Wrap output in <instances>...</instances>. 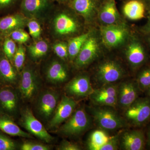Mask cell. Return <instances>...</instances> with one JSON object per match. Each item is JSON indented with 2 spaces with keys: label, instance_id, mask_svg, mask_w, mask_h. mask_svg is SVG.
Wrapping results in <instances>:
<instances>
[{
  "label": "cell",
  "instance_id": "6da1fadb",
  "mask_svg": "<svg viewBox=\"0 0 150 150\" xmlns=\"http://www.w3.org/2000/svg\"><path fill=\"white\" fill-rule=\"evenodd\" d=\"M79 16L69 5L56 4L43 24L44 37L51 42L67 41L81 34L83 24Z\"/></svg>",
  "mask_w": 150,
  "mask_h": 150
},
{
  "label": "cell",
  "instance_id": "7a4b0ae2",
  "mask_svg": "<svg viewBox=\"0 0 150 150\" xmlns=\"http://www.w3.org/2000/svg\"><path fill=\"white\" fill-rule=\"evenodd\" d=\"M36 64L29 61L26 62L20 73L19 90L25 101L33 100L40 91L42 82Z\"/></svg>",
  "mask_w": 150,
  "mask_h": 150
},
{
  "label": "cell",
  "instance_id": "3957f363",
  "mask_svg": "<svg viewBox=\"0 0 150 150\" xmlns=\"http://www.w3.org/2000/svg\"><path fill=\"white\" fill-rule=\"evenodd\" d=\"M56 5L52 0H22L19 11L27 18L37 19L43 25Z\"/></svg>",
  "mask_w": 150,
  "mask_h": 150
},
{
  "label": "cell",
  "instance_id": "277c9868",
  "mask_svg": "<svg viewBox=\"0 0 150 150\" xmlns=\"http://www.w3.org/2000/svg\"><path fill=\"white\" fill-rule=\"evenodd\" d=\"M91 120L83 108L75 110L59 129V132L66 137H77L83 134L91 125Z\"/></svg>",
  "mask_w": 150,
  "mask_h": 150
},
{
  "label": "cell",
  "instance_id": "5b68a950",
  "mask_svg": "<svg viewBox=\"0 0 150 150\" xmlns=\"http://www.w3.org/2000/svg\"><path fill=\"white\" fill-rule=\"evenodd\" d=\"M125 116L132 126L141 127L150 121V98H138L128 108Z\"/></svg>",
  "mask_w": 150,
  "mask_h": 150
},
{
  "label": "cell",
  "instance_id": "8992f818",
  "mask_svg": "<svg viewBox=\"0 0 150 150\" xmlns=\"http://www.w3.org/2000/svg\"><path fill=\"white\" fill-rule=\"evenodd\" d=\"M91 111L96 123L104 130L114 131L126 126L125 120L112 109L93 107L91 108Z\"/></svg>",
  "mask_w": 150,
  "mask_h": 150
},
{
  "label": "cell",
  "instance_id": "52a82bcc",
  "mask_svg": "<svg viewBox=\"0 0 150 150\" xmlns=\"http://www.w3.org/2000/svg\"><path fill=\"white\" fill-rule=\"evenodd\" d=\"M53 54L54 56H49L50 58L44 66V76L50 83L61 84L69 79V69L66 64L67 62L57 57L54 53Z\"/></svg>",
  "mask_w": 150,
  "mask_h": 150
},
{
  "label": "cell",
  "instance_id": "ba28073f",
  "mask_svg": "<svg viewBox=\"0 0 150 150\" xmlns=\"http://www.w3.org/2000/svg\"><path fill=\"white\" fill-rule=\"evenodd\" d=\"M59 94L52 89H47L41 91L38 97L36 103L38 115L45 121L51 120L59 103Z\"/></svg>",
  "mask_w": 150,
  "mask_h": 150
},
{
  "label": "cell",
  "instance_id": "9c48e42d",
  "mask_svg": "<svg viewBox=\"0 0 150 150\" xmlns=\"http://www.w3.org/2000/svg\"><path fill=\"white\" fill-rule=\"evenodd\" d=\"M21 126L30 133L46 143L54 140L40 121L35 118L31 109L26 108L22 110L20 120Z\"/></svg>",
  "mask_w": 150,
  "mask_h": 150
},
{
  "label": "cell",
  "instance_id": "30bf717a",
  "mask_svg": "<svg viewBox=\"0 0 150 150\" xmlns=\"http://www.w3.org/2000/svg\"><path fill=\"white\" fill-rule=\"evenodd\" d=\"M122 67L117 62L108 60L99 65L97 70V79L103 85L113 83L121 79L124 76Z\"/></svg>",
  "mask_w": 150,
  "mask_h": 150
},
{
  "label": "cell",
  "instance_id": "8fae6325",
  "mask_svg": "<svg viewBox=\"0 0 150 150\" xmlns=\"http://www.w3.org/2000/svg\"><path fill=\"white\" fill-rule=\"evenodd\" d=\"M76 102L73 98L68 96H63L54 115L49 121L48 129H55L69 118L76 110Z\"/></svg>",
  "mask_w": 150,
  "mask_h": 150
},
{
  "label": "cell",
  "instance_id": "7c38bea8",
  "mask_svg": "<svg viewBox=\"0 0 150 150\" xmlns=\"http://www.w3.org/2000/svg\"><path fill=\"white\" fill-rule=\"evenodd\" d=\"M98 51V40L96 38L91 34L73 62L75 68L81 69L87 67L96 58Z\"/></svg>",
  "mask_w": 150,
  "mask_h": 150
},
{
  "label": "cell",
  "instance_id": "4fadbf2b",
  "mask_svg": "<svg viewBox=\"0 0 150 150\" xmlns=\"http://www.w3.org/2000/svg\"><path fill=\"white\" fill-rule=\"evenodd\" d=\"M25 45L26 57L34 64H39L46 60L52 53L51 42L45 37Z\"/></svg>",
  "mask_w": 150,
  "mask_h": 150
},
{
  "label": "cell",
  "instance_id": "5bb4252c",
  "mask_svg": "<svg viewBox=\"0 0 150 150\" xmlns=\"http://www.w3.org/2000/svg\"><path fill=\"white\" fill-rule=\"evenodd\" d=\"M18 110V97L16 90L11 86L0 88V112L13 118L17 115Z\"/></svg>",
  "mask_w": 150,
  "mask_h": 150
},
{
  "label": "cell",
  "instance_id": "9a60e30c",
  "mask_svg": "<svg viewBox=\"0 0 150 150\" xmlns=\"http://www.w3.org/2000/svg\"><path fill=\"white\" fill-rule=\"evenodd\" d=\"M65 91L68 96L82 98L90 96L93 92L90 80L86 75L76 76L66 85Z\"/></svg>",
  "mask_w": 150,
  "mask_h": 150
},
{
  "label": "cell",
  "instance_id": "2e32d148",
  "mask_svg": "<svg viewBox=\"0 0 150 150\" xmlns=\"http://www.w3.org/2000/svg\"><path fill=\"white\" fill-rule=\"evenodd\" d=\"M28 19L20 11L9 14L0 18V39L8 36L12 32L27 27Z\"/></svg>",
  "mask_w": 150,
  "mask_h": 150
},
{
  "label": "cell",
  "instance_id": "e0dca14e",
  "mask_svg": "<svg viewBox=\"0 0 150 150\" xmlns=\"http://www.w3.org/2000/svg\"><path fill=\"white\" fill-rule=\"evenodd\" d=\"M144 43L141 39L134 38L129 43L126 51V57L134 69H140L146 63L148 54Z\"/></svg>",
  "mask_w": 150,
  "mask_h": 150
},
{
  "label": "cell",
  "instance_id": "ac0fdd59",
  "mask_svg": "<svg viewBox=\"0 0 150 150\" xmlns=\"http://www.w3.org/2000/svg\"><path fill=\"white\" fill-rule=\"evenodd\" d=\"M101 32L103 42L109 47L120 46L124 43L129 34L126 27L116 24L103 26Z\"/></svg>",
  "mask_w": 150,
  "mask_h": 150
},
{
  "label": "cell",
  "instance_id": "d6986e66",
  "mask_svg": "<svg viewBox=\"0 0 150 150\" xmlns=\"http://www.w3.org/2000/svg\"><path fill=\"white\" fill-rule=\"evenodd\" d=\"M20 73L0 50V83L13 87L18 84Z\"/></svg>",
  "mask_w": 150,
  "mask_h": 150
},
{
  "label": "cell",
  "instance_id": "ffe728a7",
  "mask_svg": "<svg viewBox=\"0 0 150 150\" xmlns=\"http://www.w3.org/2000/svg\"><path fill=\"white\" fill-rule=\"evenodd\" d=\"M140 91L136 81L122 83L118 86V104L126 109L139 98Z\"/></svg>",
  "mask_w": 150,
  "mask_h": 150
},
{
  "label": "cell",
  "instance_id": "44dd1931",
  "mask_svg": "<svg viewBox=\"0 0 150 150\" xmlns=\"http://www.w3.org/2000/svg\"><path fill=\"white\" fill-rule=\"evenodd\" d=\"M121 146L126 150L144 149L146 139L144 132L140 129L126 131L121 137Z\"/></svg>",
  "mask_w": 150,
  "mask_h": 150
},
{
  "label": "cell",
  "instance_id": "7402d4cb",
  "mask_svg": "<svg viewBox=\"0 0 150 150\" xmlns=\"http://www.w3.org/2000/svg\"><path fill=\"white\" fill-rule=\"evenodd\" d=\"M86 21L93 17L96 9V0H72L69 5Z\"/></svg>",
  "mask_w": 150,
  "mask_h": 150
},
{
  "label": "cell",
  "instance_id": "603a6c76",
  "mask_svg": "<svg viewBox=\"0 0 150 150\" xmlns=\"http://www.w3.org/2000/svg\"><path fill=\"white\" fill-rule=\"evenodd\" d=\"M99 17L100 21L106 25L117 23L120 16L115 0H104L100 9Z\"/></svg>",
  "mask_w": 150,
  "mask_h": 150
},
{
  "label": "cell",
  "instance_id": "cb8c5ba5",
  "mask_svg": "<svg viewBox=\"0 0 150 150\" xmlns=\"http://www.w3.org/2000/svg\"><path fill=\"white\" fill-rule=\"evenodd\" d=\"M12 118V117L0 112V130L10 136L32 138L30 134L21 129Z\"/></svg>",
  "mask_w": 150,
  "mask_h": 150
},
{
  "label": "cell",
  "instance_id": "d4e9b609",
  "mask_svg": "<svg viewBox=\"0 0 150 150\" xmlns=\"http://www.w3.org/2000/svg\"><path fill=\"white\" fill-rule=\"evenodd\" d=\"M146 7L140 0H131L125 4L123 12L126 17L132 20H139L145 17Z\"/></svg>",
  "mask_w": 150,
  "mask_h": 150
},
{
  "label": "cell",
  "instance_id": "484cf974",
  "mask_svg": "<svg viewBox=\"0 0 150 150\" xmlns=\"http://www.w3.org/2000/svg\"><path fill=\"white\" fill-rule=\"evenodd\" d=\"M90 35V32L83 33L67 40L69 61L74 62L86 40Z\"/></svg>",
  "mask_w": 150,
  "mask_h": 150
},
{
  "label": "cell",
  "instance_id": "4316f807",
  "mask_svg": "<svg viewBox=\"0 0 150 150\" xmlns=\"http://www.w3.org/2000/svg\"><path fill=\"white\" fill-rule=\"evenodd\" d=\"M110 137L102 130H96L91 134L88 146L91 150H99L100 148L108 141Z\"/></svg>",
  "mask_w": 150,
  "mask_h": 150
},
{
  "label": "cell",
  "instance_id": "83f0119b",
  "mask_svg": "<svg viewBox=\"0 0 150 150\" xmlns=\"http://www.w3.org/2000/svg\"><path fill=\"white\" fill-rule=\"evenodd\" d=\"M26 28L33 41H36L45 37L43 25L39 21L34 18L28 19Z\"/></svg>",
  "mask_w": 150,
  "mask_h": 150
},
{
  "label": "cell",
  "instance_id": "f1b7e54d",
  "mask_svg": "<svg viewBox=\"0 0 150 150\" xmlns=\"http://www.w3.org/2000/svg\"><path fill=\"white\" fill-rule=\"evenodd\" d=\"M141 68L137 75L136 82L141 91L145 92L150 86V64Z\"/></svg>",
  "mask_w": 150,
  "mask_h": 150
},
{
  "label": "cell",
  "instance_id": "f546056e",
  "mask_svg": "<svg viewBox=\"0 0 150 150\" xmlns=\"http://www.w3.org/2000/svg\"><path fill=\"white\" fill-rule=\"evenodd\" d=\"M52 52L66 62L69 61L68 43L67 40H57L51 42Z\"/></svg>",
  "mask_w": 150,
  "mask_h": 150
},
{
  "label": "cell",
  "instance_id": "4dcf8cb0",
  "mask_svg": "<svg viewBox=\"0 0 150 150\" xmlns=\"http://www.w3.org/2000/svg\"><path fill=\"white\" fill-rule=\"evenodd\" d=\"M26 48L24 44H18L17 49L14 56L12 64L18 71L21 72L26 63Z\"/></svg>",
  "mask_w": 150,
  "mask_h": 150
},
{
  "label": "cell",
  "instance_id": "1f68e13d",
  "mask_svg": "<svg viewBox=\"0 0 150 150\" xmlns=\"http://www.w3.org/2000/svg\"><path fill=\"white\" fill-rule=\"evenodd\" d=\"M17 47V43L9 36L5 38L2 40V50L6 57L12 63Z\"/></svg>",
  "mask_w": 150,
  "mask_h": 150
},
{
  "label": "cell",
  "instance_id": "d6a6232c",
  "mask_svg": "<svg viewBox=\"0 0 150 150\" xmlns=\"http://www.w3.org/2000/svg\"><path fill=\"white\" fill-rule=\"evenodd\" d=\"M118 86L112 83L104 85L100 88L94 90L90 96L118 97Z\"/></svg>",
  "mask_w": 150,
  "mask_h": 150
},
{
  "label": "cell",
  "instance_id": "836d02e7",
  "mask_svg": "<svg viewBox=\"0 0 150 150\" xmlns=\"http://www.w3.org/2000/svg\"><path fill=\"white\" fill-rule=\"evenodd\" d=\"M17 44L26 45L33 41L29 33L23 29L16 30L9 35Z\"/></svg>",
  "mask_w": 150,
  "mask_h": 150
},
{
  "label": "cell",
  "instance_id": "e575fe53",
  "mask_svg": "<svg viewBox=\"0 0 150 150\" xmlns=\"http://www.w3.org/2000/svg\"><path fill=\"white\" fill-rule=\"evenodd\" d=\"M90 97L92 101L98 105L114 107L118 104V97L90 96Z\"/></svg>",
  "mask_w": 150,
  "mask_h": 150
},
{
  "label": "cell",
  "instance_id": "d590c367",
  "mask_svg": "<svg viewBox=\"0 0 150 150\" xmlns=\"http://www.w3.org/2000/svg\"><path fill=\"white\" fill-rule=\"evenodd\" d=\"M22 0H0V13L15 10L19 11Z\"/></svg>",
  "mask_w": 150,
  "mask_h": 150
},
{
  "label": "cell",
  "instance_id": "8d00e7d4",
  "mask_svg": "<svg viewBox=\"0 0 150 150\" xmlns=\"http://www.w3.org/2000/svg\"><path fill=\"white\" fill-rule=\"evenodd\" d=\"M16 143L7 136L0 133V150L16 149Z\"/></svg>",
  "mask_w": 150,
  "mask_h": 150
},
{
  "label": "cell",
  "instance_id": "74e56055",
  "mask_svg": "<svg viewBox=\"0 0 150 150\" xmlns=\"http://www.w3.org/2000/svg\"><path fill=\"white\" fill-rule=\"evenodd\" d=\"M20 149L22 150H48L50 147L41 143L26 141L22 144Z\"/></svg>",
  "mask_w": 150,
  "mask_h": 150
},
{
  "label": "cell",
  "instance_id": "f35d334b",
  "mask_svg": "<svg viewBox=\"0 0 150 150\" xmlns=\"http://www.w3.org/2000/svg\"><path fill=\"white\" fill-rule=\"evenodd\" d=\"M119 139L118 136L110 137L109 139L104 145L99 149V150H115L118 147Z\"/></svg>",
  "mask_w": 150,
  "mask_h": 150
},
{
  "label": "cell",
  "instance_id": "ab89813d",
  "mask_svg": "<svg viewBox=\"0 0 150 150\" xmlns=\"http://www.w3.org/2000/svg\"><path fill=\"white\" fill-rule=\"evenodd\" d=\"M58 150H80L81 149V147L77 144L73 142H69L67 140L62 141L59 147Z\"/></svg>",
  "mask_w": 150,
  "mask_h": 150
},
{
  "label": "cell",
  "instance_id": "60d3db41",
  "mask_svg": "<svg viewBox=\"0 0 150 150\" xmlns=\"http://www.w3.org/2000/svg\"><path fill=\"white\" fill-rule=\"evenodd\" d=\"M141 32L143 34H150V12L148 17L146 23L142 28Z\"/></svg>",
  "mask_w": 150,
  "mask_h": 150
},
{
  "label": "cell",
  "instance_id": "b9f144b4",
  "mask_svg": "<svg viewBox=\"0 0 150 150\" xmlns=\"http://www.w3.org/2000/svg\"><path fill=\"white\" fill-rule=\"evenodd\" d=\"M53 1L59 4L69 5L72 0H52Z\"/></svg>",
  "mask_w": 150,
  "mask_h": 150
},
{
  "label": "cell",
  "instance_id": "7bdbcfd3",
  "mask_svg": "<svg viewBox=\"0 0 150 150\" xmlns=\"http://www.w3.org/2000/svg\"><path fill=\"white\" fill-rule=\"evenodd\" d=\"M146 142H147L148 146L150 148V125L147 131V138L146 139Z\"/></svg>",
  "mask_w": 150,
  "mask_h": 150
},
{
  "label": "cell",
  "instance_id": "ee69618b",
  "mask_svg": "<svg viewBox=\"0 0 150 150\" xmlns=\"http://www.w3.org/2000/svg\"><path fill=\"white\" fill-rule=\"evenodd\" d=\"M146 36V40L147 42L149 47L150 48V34H144Z\"/></svg>",
  "mask_w": 150,
  "mask_h": 150
},
{
  "label": "cell",
  "instance_id": "f6af8a7d",
  "mask_svg": "<svg viewBox=\"0 0 150 150\" xmlns=\"http://www.w3.org/2000/svg\"><path fill=\"white\" fill-rule=\"evenodd\" d=\"M147 92L148 95H149V97L150 98V86L149 87V88L146 91Z\"/></svg>",
  "mask_w": 150,
  "mask_h": 150
},
{
  "label": "cell",
  "instance_id": "bcb514c9",
  "mask_svg": "<svg viewBox=\"0 0 150 150\" xmlns=\"http://www.w3.org/2000/svg\"><path fill=\"white\" fill-rule=\"evenodd\" d=\"M1 43H2V40L0 39V50L1 49Z\"/></svg>",
  "mask_w": 150,
  "mask_h": 150
},
{
  "label": "cell",
  "instance_id": "7dc6e473",
  "mask_svg": "<svg viewBox=\"0 0 150 150\" xmlns=\"http://www.w3.org/2000/svg\"><path fill=\"white\" fill-rule=\"evenodd\" d=\"M145 1H147L149 2L150 3V0H145Z\"/></svg>",
  "mask_w": 150,
  "mask_h": 150
},
{
  "label": "cell",
  "instance_id": "c3c4849f",
  "mask_svg": "<svg viewBox=\"0 0 150 150\" xmlns=\"http://www.w3.org/2000/svg\"></svg>",
  "mask_w": 150,
  "mask_h": 150
}]
</instances>
